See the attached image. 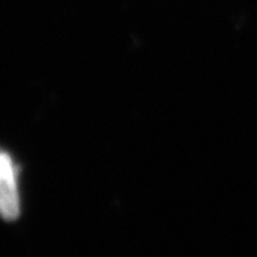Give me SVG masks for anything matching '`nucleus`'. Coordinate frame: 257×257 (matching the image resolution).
I'll list each match as a JSON object with an SVG mask.
<instances>
[{"instance_id": "f257e3e1", "label": "nucleus", "mask_w": 257, "mask_h": 257, "mask_svg": "<svg viewBox=\"0 0 257 257\" xmlns=\"http://www.w3.org/2000/svg\"><path fill=\"white\" fill-rule=\"evenodd\" d=\"M19 214L20 196L16 166L10 154L0 150V217L13 221Z\"/></svg>"}]
</instances>
